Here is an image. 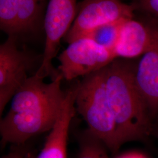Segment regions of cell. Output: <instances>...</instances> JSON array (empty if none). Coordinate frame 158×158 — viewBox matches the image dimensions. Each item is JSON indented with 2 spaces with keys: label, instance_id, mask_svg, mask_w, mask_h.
I'll return each mask as SVG.
<instances>
[{
  "label": "cell",
  "instance_id": "5b68a950",
  "mask_svg": "<svg viewBox=\"0 0 158 158\" xmlns=\"http://www.w3.org/2000/svg\"><path fill=\"white\" fill-rule=\"evenodd\" d=\"M76 0H49L44 19L45 44L42 62L35 74L41 77L58 76L52 64L60 41L71 27L77 12Z\"/></svg>",
  "mask_w": 158,
  "mask_h": 158
},
{
  "label": "cell",
  "instance_id": "52a82bcc",
  "mask_svg": "<svg viewBox=\"0 0 158 158\" xmlns=\"http://www.w3.org/2000/svg\"><path fill=\"white\" fill-rule=\"evenodd\" d=\"M31 60L17 45V36L9 35L0 46V115L30 76Z\"/></svg>",
  "mask_w": 158,
  "mask_h": 158
},
{
  "label": "cell",
  "instance_id": "8fae6325",
  "mask_svg": "<svg viewBox=\"0 0 158 158\" xmlns=\"http://www.w3.org/2000/svg\"><path fill=\"white\" fill-rule=\"evenodd\" d=\"M46 0H21L17 8L13 35L33 30L42 14Z\"/></svg>",
  "mask_w": 158,
  "mask_h": 158
},
{
  "label": "cell",
  "instance_id": "7c38bea8",
  "mask_svg": "<svg viewBox=\"0 0 158 158\" xmlns=\"http://www.w3.org/2000/svg\"><path fill=\"white\" fill-rule=\"evenodd\" d=\"M125 20L126 19L98 27L89 32L82 38H89L94 40L97 44L114 52L120 29Z\"/></svg>",
  "mask_w": 158,
  "mask_h": 158
},
{
  "label": "cell",
  "instance_id": "3957f363",
  "mask_svg": "<svg viewBox=\"0 0 158 158\" xmlns=\"http://www.w3.org/2000/svg\"><path fill=\"white\" fill-rule=\"evenodd\" d=\"M75 107L87 124V134L111 152H117L121 145L108 100L104 68L85 76L77 84Z\"/></svg>",
  "mask_w": 158,
  "mask_h": 158
},
{
  "label": "cell",
  "instance_id": "ffe728a7",
  "mask_svg": "<svg viewBox=\"0 0 158 158\" xmlns=\"http://www.w3.org/2000/svg\"><path fill=\"white\" fill-rule=\"evenodd\" d=\"M154 123H158V118L155 120V121L153 123V124H154Z\"/></svg>",
  "mask_w": 158,
  "mask_h": 158
},
{
  "label": "cell",
  "instance_id": "30bf717a",
  "mask_svg": "<svg viewBox=\"0 0 158 158\" xmlns=\"http://www.w3.org/2000/svg\"><path fill=\"white\" fill-rule=\"evenodd\" d=\"M135 81L153 125L158 118V38L137 64Z\"/></svg>",
  "mask_w": 158,
  "mask_h": 158
},
{
  "label": "cell",
  "instance_id": "4fadbf2b",
  "mask_svg": "<svg viewBox=\"0 0 158 158\" xmlns=\"http://www.w3.org/2000/svg\"><path fill=\"white\" fill-rule=\"evenodd\" d=\"M21 0H0V27L8 36L12 35L17 8Z\"/></svg>",
  "mask_w": 158,
  "mask_h": 158
},
{
  "label": "cell",
  "instance_id": "5bb4252c",
  "mask_svg": "<svg viewBox=\"0 0 158 158\" xmlns=\"http://www.w3.org/2000/svg\"><path fill=\"white\" fill-rule=\"evenodd\" d=\"M77 158H109L106 151V147L88 134L80 145Z\"/></svg>",
  "mask_w": 158,
  "mask_h": 158
},
{
  "label": "cell",
  "instance_id": "6da1fadb",
  "mask_svg": "<svg viewBox=\"0 0 158 158\" xmlns=\"http://www.w3.org/2000/svg\"><path fill=\"white\" fill-rule=\"evenodd\" d=\"M31 76L12 98L10 107L1 119L0 135L4 146L23 145L29 139L50 131L62 108L66 91L62 89L61 75L46 83Z\"/></svg>",
  "mask_w": 158,
  "mask_h": 158
},
{
  "label": "cell",
  "instance_id": "9a60e30c",
  "mask_svg": "<svg viewBox=\"0 0 158 158\" xmlns=\"http://www.w3.org/2000/svg\"><path fill=\"white\" fill-rule=\"evenodd\" d=\"M142 9L158 23V0H136Z\"/></svg>",
  "mask_w": 158,
  "mask_h": 158
},
{
  "label": "cell",
  "instance_id": "9c48e42d",
  "mask_svg": "<svg viewBox=\"0 0 158 158\" xmlns=\"http://www.w3.org/2000/svg\"><path fill=\"white\" fill-rule=\"evenodd\" d=\"M77 90V85L66 91L60 114L36 158H67L69 131L76 113L75 99Z\"/></svg>",
  "mask_w": 158,
  "mask_h": 158
},
{
  "label": "cell",
  "instance_id": "7a4b0ae2",
  "mask_svg": "<svg viewBox=\"0 0 158 158\" xmlns=\"http://www.w3.org/2000/svg\"><path fill=\"white\" fill-rule=\"evenodd\" d=\"M136 66L128 59H115L104 68L108 100L121 146L152 135V121L136 83Z\"/></svg>",
  "mask_w": 158,
  "mask_h": 158
},
{
  "label": "cell",
  "instance_id": "e0dca14e",
  "mask_svg": "<svg viewBox=\"0 0 158 158\" xmlns=\"http://www.w3.org/2000/svg\"><path fill=\"white\" fill-rule=\"evenodd\" d=\"M116 158H148V157L139 152H130L122 154Z\"/></svg>",
  "mask_w": 158,
  "mask_h": 158
},
{
  "label": "cell",
  "instance_id": "8992f818",
  "mask_svg": "<svg viewBox=\"0 0 158 158\" xmlns=\"http://www.w3.org/2000/svg\"><path fill=\"white\" fill-rule=\"evenodd\" d=\"M135 8L121 0H83L64 40L70 44L98 27L132 18Z\"/></svg>",
  "mask_w": 158,
  "mask_h": 158
},
{
  "label": "cell",
  "instance_id": "ba28073f",
  "mask_svg": "<svg viewBox=\"0 0 158 158\" xmlns=\"http://www.w3.org/2000/svg\"><path fill=\"white\" fill-rule=\"evenodd\" d=\"M158 38V29L151 28L132 18L124 21L114 53L117 58L131 59L149 51Z\"/></svg>",
  "mask_w": 158,
  "mask_h": 158
},
{
  "label": "cell",
  "instance_id": "277c9868",
  "mask_svg": "<svg viewBox=\"0 0 158 158\" xmlns=\"http://www.w3.org/2000/svg\"><path fill=\"white\" fill-rule=\"evenodd\" d=\"M57 58L60 63L57 72L68 81L100 70L117 59L113 51L87 38L69 44Z\"/></svg>",
  "mask_w": 158,
  "mask_h": 158
},
{
  "label": "cell",
  "instance_id": "d6986e66",
  "mask_svg": "<svg viewBox=\"0 0 158 158\" xmlns=\"http://www.w3.org/2000/svg\"><path fill=\"white\" fill-rule=\"evenodd\" d=\"M25 158H36L34 156V155L32 154L31 153L27 152Z\"/></svg>",
  "mask_w": 158,
  "mask_h": 158
},
{
  "label": "cell",
  "instance_id": "ac0fdd59",
  "mask_svg": "<svg viewBox=\"0 0 158 158\" xmlns=\"http://www.w3.org/2000/svg\"><path fill=\"white\" fill-rule=\"evenodd\" d=\"M152 135L155 136L158 139V123L153 124Z\"/></svg>",
  "mask_w": 158,
  "mask_h": 158
},
{
  "label": "cell",
  "instance_id": "2e32d148",
  "mask_svg": "<svg viewBox=\"0 0 158 158\" xmlns=\"http://www.w3.org/2000/svg\"><path fill=\"white\" fill-rule=\"evenodd\" d=\"M26 153L27 152H24L22 151L15 149L10 151L2 158H25Z\"/></svg>",
  "mask_w": 158,
  "mask_h": 158
}]
</instances>
